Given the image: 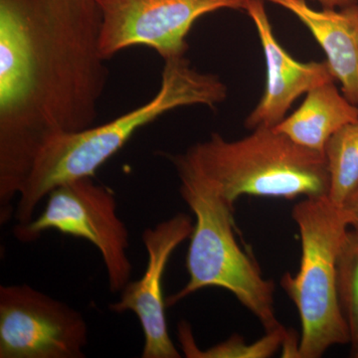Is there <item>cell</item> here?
<instances>
[{
  "mask_svg": "<svg viewBox=\"0 0 358 358\" xmlns=\"http://www.w3.org/2000/svg\"><path fill=\"white\" fill-rule=\"evenodd\" d=\"M102 21L96 0H0V222L44 145L95 124Z\"/></svg>",
  "mask_w": 358,
  "mask_h": 358,
  "instance_id": "6da1fadb",
  "label": "cell"
},
{
  "mask_svg": "<svg viewBox=\"0 0 358 358\" xmlns=\"http://www.w3.org/2000/svg\"><path fill=\"white\" fill-rule=\"evenodd\" d=\"M227 94L217 75L195 70L185 55L166 59L159 92L148 102L101 126L60 134L44 145L18 195L16 220L20 224L33 220L40 202L57 186L94 178L138 129L169 110L197 105L214 108Z\"/></svg>",
  "mask_w": 358,
  "mask_h": 358,
  "instance_id": "7a4b0ae2",
  "label": "cell"
},
{
  "mask_svg": "<svg viewBox=\"0 0 358 358\" xmlns=\"http://www.w3.org/2000/svg\"><path fill=\"white\" fill-rule=\"evenodd\" d=\"M171 159L180 179L179 192L194 214L195 225L186 258L189 280L185 288L166 299V307L201 289L219 287L248 308L267 333L282 329L274 310V282L264 279L235 237L234 206L180 155Z\"/></svg>",
  "mask_w": 358,
  "mask_h": 358,
  "instance_id": "3957f363",
  "label": "cell"
},
{
  "mask_svg": "<svg viewBox=\"0 0 358 358\" xmlns=\"http://www.w3.org/2000/svg\"><path fill=\"white\" fill-rule=\"evenodd\" d=\"M252 131L237 141L212 134L181 157L210 180L232 206L243 195L286 199L327 196L329 178L322 152L294 143L275 128Z\"/></svg>",
  "mask_w": 358,
  "mask_h": 358,
  "instance_id": "277c9868",
  "label": "cell"
},
{
  "mask_svg": "<svg viewBox=\"0 0 358 358\" xmlns=\"http://www.w3.org/2000/svg\"><path fill=\"white\" fill-rule=\"evenodd\" d=\"M292 216L300 230L301 259L296 275L281 285L301 322V358H319L331 346L350 343V331L338 294V262L348 224L341 207L327 196L306 199Z\"/></svg>",
  "mask_w": 358,
  "mask_h": 358,
  "instance_id": "5b68a950",
  "label": "cell"
},
{
  "mask_svg": "<svg viewBox=\"0 0 358 358\" xmlns=\"http://www.w3.org/2000/svg\"><path fill=\"white\" fill-rule=\"evenodd\" d=\"M49 230L93 244L102 256L112 293L122 292L131 281L129 231L117 214V199L110 187L96 183L92 176L59 185L47 195L46 207L38 217L16 225L13 234L30 243Z\"/></svg>",
  "mask_w": 358,
  "mask_h": 358,
  "instance_id": "8992f818",
  "label": "cell"
},
{
  "mask_svg": "<svg viewBox=\"0 0 358 358\" xmlns=\"http://www.w3.org/2000/svg\"><path fill=\"white\" fill-rule=\"evenodd\" d=\"M83 315L26 284L0 286V358H83Z\"/></svg>",
  "mask_w": 358,
  "mask_h": 358,
  "instance_id": "52a82bcc",
  "label": "cell"
},
{
  "mask_svg": "<svg viewBox=\"0 0 358 358\" xmlns=\"http://www.w3.org/2000/svg\"><path fill=\"white\" fill-rule=\"evenodd\" d=\"M102 13L106 60L131 46L154 49L164 60L185 55L195 21L221 9L246 11L250 0H96Z\"/></svg>",
  "mask_w": 358,
  "mask_h": 358,
  "instance_id": "ba28073f",
  "label": "cell"
},
{
  "mask_svg": "<svg viewBox=\"0 0 358 358\" xmlns=\"http://www.w3.org/2000/svg\"><path fill=\"white\" fill-rule=\"evenodd\" d=\"M192 217L176 214L143 233V242L148 253V263L143 277L129 281L122 289L120 300L110 303L115 313H134L140 320L145 345L143 358H179L167 327L166 299L164 296V272L174 250L192 236Z\"/></svg>",
  "mask_w": 358,
  "mask_h": 358,
  "instance_id": "9c48e42d",
  "label": "cell"
},
{
  "mask_svg": "<svg viewBox=\"0 0 358 358\" xmlns=\"http://www.w3.org/2000/svg\"><path fill=\"white\" fill-rule=\"evenodd\" d=\"M264 0H250L246 13L253 21L266 62V88L262 98L245 121L250 129L275 128L287 117L296 99L310 90L336 81L327 61L299 62L275 38Z\"/></svg>",
  "mask_w": 358,
  "mask_h": 358,
  "instance_id": "30bf717a",
  "label": "cell"
},
{
  "mask_svg": "<svg viewBox=\"0 0 358 358\" xmlns=\"http://www.w3.org/2000/svg\"><path fill=\"white\" fill-rule=\"evenodd\" d=\"M287 9L312 33L326 53L341 91L358 108V2L341 8L315 9L306 0H264Z\"/></svg>",
  "mask_w": 358,
  "mask_h": 358,
  "instance_id": "8fae6325",
  "label": "cell"
},
{
  "mask_svg": "<svg viewBox=\"0 0 358 358\" xmlns=\"http://www.w3.org/2000/svg\"><path fill=\"white\" fill-rule=\"evenodd\" d=\"M310 90L293 114L275 127L294 143L324 154L327 141L345 124L358 120V108L334 84Z\"/></svg>",
  "mask_w": 358,
  "mask_h": 358,
  "instance_id": "7c38bea8",
  "label": "cell"
},
{
  "mask_svg": "<svg viewBox=\"0 0 358 358\" xmlns=\"http://www.w3.org/2000/svg\"><path fill=\"white\" fill-rule=\"evenodd\" d=\"M324 155L329 178L327 197L343 207L358 190V120L327 141Z\"/></svg>",
  "mask_w": 358,
  "mask_h": 358,
  "instance_id": "4fadbf2b",
  "label": "cell"
},
{
  "mask_svg": "<svg viewBox=\"0 0 358 358\" xmlns=\"http://www.w3.org/2000/svg\"><path fill=\"white\" fill-rule=\"evenodd\" d=\"M287 334L288 331L282 327L267 333L252 345L246 343L244 338L234 336L217 345L201 350L195 343L189 324L185 322L178 324L181 350L189 358H267L281 348Z\"/></svg>",
  "mask_w": 358,
  "mask_h": 358,
  "instance_id": "5bb4252c",
  "label": "cell"
},
{
  "mask_svg": "<svg viewBox=\"0 0 358 358\" xmlns=\"http://www.w3.org/2000/svg\"><path fill=\"white\" fill-rule=\"evenodd\" d=\"M338 294L350 331L352 355L358 358V232L348 229L339 252Z\"/></svg>",
  "mask_w": 358,
  "mask_h": 358,
  "instance_id": "9a60e30c",
  "label": "cell"
},
{
  "mask_svg": "<svg viewBox=\"0 0 358 358\" xmlns=\"http://www.w3.org/2000/svg\"><path fill=\"white\" fill-rule=\"evenodd\" d=\"M341 208L346 223L358 232V190Z\"/></svg>",
  "mask_w": 358,
  "mask_h": 358,
  "instance_id": "2e32d148",
  "label": "cell"
},
{
  "mask_svg": "<svg viewBox=\"0 0 358 358\" xmlns=\"http://www.w3.org/2000/svg\"><path fill=\"white\" fill-rule=\"evenodd\" d=\"M317 2L324 8H341L357 3L358 0H317Z\"/></svg>",
  "mask_w": 358,
  "mask_h": 358,
  "instance_id": "e0dca14e",
  "label": "cell"
}]
</instances>
